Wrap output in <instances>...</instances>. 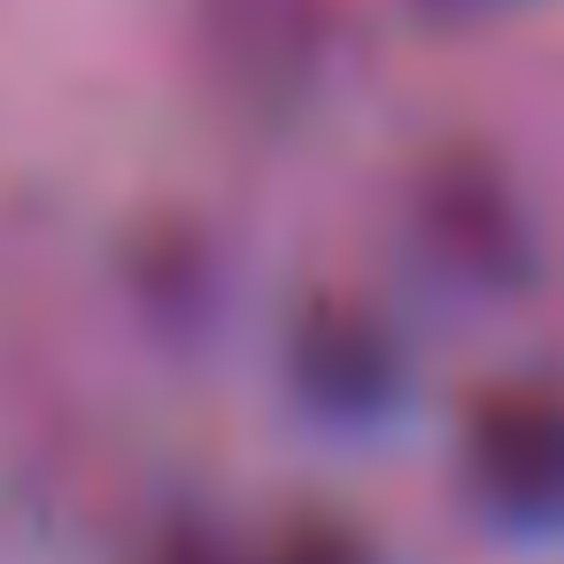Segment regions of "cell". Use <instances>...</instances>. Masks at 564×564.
Returning <instances> with one entry per match:
<instances>
[{
	"label": "cell",
	"mask_w": 564,
	"mask_h": 564,
	"mask_svg": "<svg viewBox=\"0 0 564 564\" xmlns=\"http://www.w3.org/2000/svg\"><path fill=\"white\" fill-rule=\"evenodd\" d=\"M286 371L294 387L333 410V417H364L394 394L402 379V348L394 333L379 325V310L348 302V294H317L294 310V333H286Z\"/></svg>",
	"instance_id": "7a4b0ae2"
},
{
	"label": "cell",
	"mask_w": 564,
	"mask_h": 564,
	"mask_svg": "<svg viewBox=\"0 0 564 564\" xmlns=\"http://www.w3.org/2000/svg\"><path fill=\"white\" fill-rule=\"evenodd\" d=\"M464 487L502 525L549 533L564 525V387L502 379L464 402Z\"/></svg>",
	"instance_id": "6da1fadb"
},
{
	"label": "cell",
	"mask_w": 564,
	"mask_h": 564,
	"mask_svg": "<svg viewBox=\"0 0 564 564\" xmlns=\"http://www.w3.org/2000/svg\"><path fill=\"white\" fill-rule=\"evenodd\" d=\"M263 564H371V556H364L356 533H340V525H325V518H294V525L263 549Z\"/></svg>",
	"instance_id": "277c9868"
},
{
	"label": "cell",
	"mask_w": 564,
	"mask_h": 564,
	"mask_svg": "<svg viewBox=\"0 0 564 564\" xmlns=\"http://www.w3.org/2000/svg\"><path fill=\"white\" fill-rule=\"evenodd\" d=\"M425 225H433V248L448 263H464L471 279H495L518 256V225H510L502 186L487 171H441L425 186Z\"/></svg>",
	"instance_id": "3957f363"
}]
</instances>
